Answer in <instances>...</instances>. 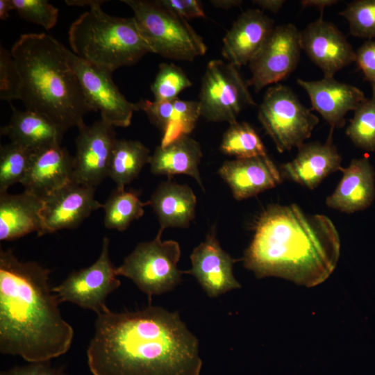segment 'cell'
I'll return each mask as SVG.
<instances>
[{"mask_svg": "<svg viewBox=\"0 0 375 375\" xmlns=\"http://www.w3.org/2000/svg\"><path fill=\"white\" fill-rule=\"evenodd\" d=\"M221 151L236 159L267 156L265 147L254 128L247 122L229 124L223 135Z\"/></svg>", "mask_w": 375, "mask_h": 375, "instance_id": "f1b7e54d", "label": "cell"}, {"mask_svg": "<svg viewBox=\"0 0 375 375\" xmlns=\"http://www.w3.org/2000/svg\"><path fill=\"white\" fill-rule=\"evenodd\" d=\"M94 192V188L71 181L44 197L38 236L75 228L92 212L103 208L95 199Z\"/></svg>", "mask_w": 375, "mask_h": 375, "instance_id": "5bb4252c", "label": "cell"}, {"mask_svg": "<svg viewBox=\"0 0 375 375\" xmlns=\"http://www.w3.org/2000/svg\"><path fill=\"white\" fill-rule=\"evenodd\" d=\"M166 9L184 19L204 17L201 3L197 0H158Z\"/></svg>", "mask_w": 375, "mask_h": 375, "instance_id": "74e56055", "label": "cell"}, {"mask_svg": "<svg viewBox=\"0 0 375 375\" xmlns=\"http://www.w3.org/2000/svg\"><path fill=\"white\" fill-rule=\"evenodd\" d=\"M338 2L337 0H303L301 1V5L303 8H319L323 12L324 8L334 5Z\"/></svg>", "mask_w": 375, "mask_h": 375, "instance_id": "60d3db41", "label": "cell"}, {"mask_svg": "<svg viewBox=\"0 0 375 375\" xmlns=\"http://www.w3.org/2000/svg\"><path fill=\"white\" fill-rule=\"evenodd\" d=\"M332 133L331 129L324 143L314 142L300 146L296 157L280 166L283 178L312 190L328 175L340 170L342 158L333 143Z\"/></svg>", "mask_w": 375, "mask_h": 375, "instance_id": "e0dca14e", "label": "cell"}, {"mask_svg": "<svg viewBox=\"0 0 375 375\" xmlns=\"http://www.w3.org/2000/svg\"><path fill=\"white\" fill-rule=\"evenodd\" d=\"M10 3L21 18L46 30L57 23L59 10L47 0H10Z\"/></svg>", "mask_w": 375, "mask_h": 375, "instance_id": "e575fe53", "label": "cell"}, {"mask_svg": "<svg viewBox=\"0 0 375 375\" xmlns=\"http://www.w3.org/2000/svg\"><path fill=\"white\" fill-rule=\"evenodd\" d=\"M274 27V21L261 10H247L224 35L222 56L237 67L249 64Z\"/></svg>", "mask_w": 375, "mask_h": 375, "instance_id": "d6986e66", "label": "cell"}, {"mask_svg": "<svg viewBox=\"0 0 375 375\" xmlns=\"http://www.w3.org/2000/svg\"><path fill=\"white\" fill-rule=\"evenodd\" d=\"M50 270L0 249V351L30 362L49 361L69 349L74 330L62 317Z\"/></svg>", "mask_w": 375, "mask_h": 375, "instance_id": "3957f363", "label": "cell"}, {"mask_svg": "<svg viewBox=\"0 0 375 375\" xmlns=\"http://www.w3.org/2000/svg\"><path fill=\"white\" fill-rule=\"evenodd\" d=\"M300 31L292 24L275 26L249 62L247 81L256 92L285 78L297 67L301 51Z\"/></svg>", "mask_w": 375, "mask_h": 375, "instance_id": "7c38bea8", "label": "cell"}, {"mask_svg": "<svg viewBox=\"0 0 375 375\" xmlns=\"http://www.w3.org/2000/svg\"><path fill=\"white\" fill-rule=\"evenodd\" d=\"M355 62L375 94V39L367 40L357 49Z\"/></svg>", "mask_w": 375, "mask_h": 375, "instance_id": "8d00e7d4", "label": "cell"}, {"mask_svg": "<svg viewBox=\"0 0 375 375\" xmlns=\"http://www.w3.org/2000/svg\"><path fill=\"white\" fill-rule=\"evenodd\" d=\"M297 82L308 94L312 110H316L333 130L344 126L346 114L354 111L365 99L361 90L340 82L334 77L324 76L317 81L297 78Z\"/></svg>", "mask_w": 375, "mask_h": 375, "instance_id": "ac0fdd59", "label": "cell"}, {"mask_svg": "<svg viewBox=\"0 0 375 375\" xmlns=\"http://www.w3.org/2000/svg\"><path fill=\"white\" fill-rule=\"evenodd\" d=\"M12 10L10 0H0V19L6 20L9 15V12Z\"/></svg>", "mask_w": 375, "mask_h": 375, "instance_id": "7bdbcfd3", "label": "cell"}, {"mask_svg": "<svg viewBox=\"0 0 375 375\" xmlns=\"http://www.w3.org/2000/svg\"><path fill=\"white\" fill-rule=\"evenodd\" d=\"M64 50L86 98L95 112H100L101 119L112 126H128L137 107L119 90L112 73L84 61L65 47Z\"/></svg>", "mask_w": 375, "mask_h": 375, "instance_id": "8fae6325", "label": "cell"}, {"mask_svg": "<svg viewBox=\"0 0 375 375\" xmlns=\"http://www.w3.org/2000/svg\"><path fill=\"white\" fill-rule=\"evenodd\" d=\"M78 129L72 181L96 188L108 177L117 140L114 126L101 119L90 126L83 124Z\"/></svg>", "mask_w": 375, "mask_h": 375, "instance_id": "4fadbf2b", "label": "cell"}, {"mask_svg": "<svg viewBox=\"0 0 375 375\" xmlns=\"http://www.w3.org/2000/svg\"><path fill=\"white\" fill-rule=\"evenodd\" d=\"M12 116L8 124L1 128V135L10 142L19 144L32 152L54 145H60L62 129L46 116L28 110H20L10 103Z\"/></svg>", "mask_w": 375, "mask_h": 375, "instance_id": "603a6c76", "label": "cell"}, {"mask_svg": "<svg viewBox=\"0 0 375 375\" xmlns=\"http://www.w3.org/2000/svg\"><path fill=\"white\" fill-rule=\"evenodd\" d=\"M73 163L74 157L59 144L32 152L21 184L24 191L43 199L72 181Z\"/></svg>", "mask_w": 375, "mask_h": 375, "instance_id": "44dd1931", "label": "cell"}, {"mask_svg": "<svg viewBox=\"0 0 375 375\" xmlns=\"http://www.w3.org/2000/svg\"><path fill=\"white\" fill-rule=\"evenodd\" d=\"M147 205V202L140 200L139 192L117 187L103 204L104 225L110 229L124 231L131 222L143 216L144 206Z\"/></svg>", "mask_w": 375, "mask_h": 375, "instance_id": "83f0119b", "label": "cell"}, {"mask_svg": "<svg viewBox=\"0 0 375 375\" xmlns=\"http://www.w3.org/2000/svg\"><path fill=\"white\" fill-rule=\"evenodd\" d=\"M110 240L103 239L101 253L90 266L74 271L58 285L52 288L60 303L70 302L99 315L109 308L106 298L121 285L109 255Z\"/></svg>", "mask_w": 375, "mask_h": 375, "instance_id": "30bf717a", "label": "cell"}, {"mask_svg": "<svg viewBox=\"0 0 375 375\" xmlns=\"http://www.w3.org/2000/svg\"><path fill=\"white\" fill-rule=\"evenodd\" d=\"M248 86L236 66L219 59L210 60L199 92L201 116L208 122L237 121L243 109L256 105Z\"/></svg>", "mask_w": 375, "mask_h": 375, "instance_id": "9c48e42d", "label": "cell"}, {"mask_svg": "<svg viewBox=\"0 0 375 375\" xmlns=\"http://www.w3.org/2000/svg\"><path fill=\"white\" fill-rule=\"evenodd\" d=\"M149 149L141 142L117 139L112 151L108 177L117 187H125L135 179L142 167L149 163Z\"/></svg>", "mask_w": 375, "mask_h": 375, "instance_id": "4316f807", "label": "cell"}, {"mask_svg": "<svg viewBox=\"0 0 375 375\" xmlns=\"http://www.w3.org/2000/svg\"><path fill=\"white\" fill-rule=\"evenodd\" d=\"M301 48L323 72L333 77L342 68L355 62L356 52L342 32L332 23L319 19L300 31Z\"/></svg>", "mask_w": 375, "mask_h": 375, "instance_id": "9a60e30c", "label": "cell"}, {"mask_svg": "<svg viewBox=\"0 0 375 375\" xmlns=\"http://www.w3.org/2000/svg\"><path fill=\"white\" fill-rule=\"evenodd\" d=\"M346 134L356 147L367 151L375 150V94L365 97L355 109Z\"/></svg>", "mask_w": 375, "mask_h": 375, "instance_id": "f546056e", "label": "cell"}, {"mask_svg": "<svg viewBox=\"0 0 375 375\" xmlns=\"http://www.w3.org/2000/svg\"><path fill=\"white\" fill-rule=\"evenodd\" d=\"M258 118L280 153L304 144L319 123L318 117L301 103L290 88L281 84L267 88Z\"/></svg>", "mask_w": 375, "mask_h": 375, "instance_id": "ba28073f", "label": "cell"}, {"mask_svg": "<svg viewBox=\"0 0 375 375\" xmlns=\"http://www.w3.org/2000/svg\"><path fill=\"white\" fill-rule=\"evenodd\" d=\"M192 82L178 66L174 63H161L151 85L156 101H169L178 98V94L190 88Z\"/></svg>", "mask_w": 375, "mask_h": 375, "instance_id": "d6a6232c", "label": "cell"}, {"mask_svg": "<svg viewBox=\"0 0 375 375\" xmlns=\"http://www.w3.org/2000/svg\"><path fill=\"white\" fill-rule=\"evenodd\" d=\"M21 79L11 51L0 47V99L11 103L19 99Z\"/></svg>", "mask_w": 375, "mask_h": 375, "instance_id": "d590c367", "label": "cell"}, {"mask_svg": "<svg viewBox=\"0 0 375 375\" xmlns=\"http://www.w3.org/2000/svg\"><path fill=\"white\" fill-rule=\"evenodd\" d=\"M147 203L156 214L161 231L169 227H188L195 217L197 198L187 185L163 182Z\"/></svg>", "mask_w": 375, "mask_h": 375, "instance_id": "d4e9b609", "label": "cell"}, {"mask_svg": "<svg viewBox=\"0 0 375 375\" xmlns=\"http://www.w3.org/2000/svg\"><path fill=\"white\" fill-rule=\"evenodd\" d=\"M340 15L347 20L351 35L375 39V0L353 1Z\"/></svg>", "mask_w": 375, "mask_h": 375, "instance_id": "836d02e7", "label": "cell"}, {"mask_svg": "<svg viewBox=\"0 0 375 375\" xmlns=\"http://www.w3.org/2000/svg\"><path fill=\"white\" fill-rule=\"evenodd\" d=\"M133 12L139 31L152 53L164 58L193 61L206 53L203 38L188 22L158 0H122Z\"/></svg>", "mask_w": 375, "mask_h": 375, "instance_id": "8992f818", "label": "cell"}, {"mask_svg": "<svg viewBox=\"0 0 375 375\" xmlns=\"http://www.w3.org/2000/svg\"><path fill=\"white\" fill-rule=\"evenodd\" d=\"M201 157L199 143L185 135L165 146L157 147L150 156L149 164L153 174L169 177L186 174L192 177L203 189L199 169Z\"/></svg>", "mask_w": 375, "mask_h": 375, "instance_id": "484cf974", "label": "cell"}, {"mask_svg": "<svg viewBox=\"0 0 375 375\" xmlns=\"http://www.w3.org/2000/svg\"><path fill=\"white\" fill-rule=\"evenodd\" d=\"M190 260L191 268L183 271V274L194 276L209 297H217L241 287L233 275V267L236 260L220 246L215 227L194 249Z\"/></svg>", "mask_w": 375, "mask_h": 375, "instance_id": "2e32d148", "label": "cell"}, {"mask_svg": "<svg viewBox=\"0 0 375 375\" xmlns=\"http://www.w3.org/2000/svg\"><path fill=\"white\" fill-rule=\"evenodd\" d=\"M174 110L169 124L162 133L160 146H165L178 138L190 134L201 116L199 101L173 100Z\"/></svg>", "mask_w": 375, "mask_h": 375, "instance_id": "1f68e13d", "label": "cell"}, {"mask_svg": "<svg viewBox=\"0 0 375 375\" xmlns=\"http://www.w3.org/2000/svg\"><path fill=\"white\" fill-rule=\"evenodd\" d=\"M334 192L326 197L328 207L351 214L369 207L375 198L374 172L367 157L353 159Z\"/></svg>", "mask_w": 375, "mask_h": 375, "instance_id": "7402d4cb", "label": "cell"}, {"mask_svg": "<svg viewBox=\"0 0 375 375\" xmlns=\"http://www.w3.org/2000/svg\"><path fill=\"white\" fill-rule=\"evenodd\" d=\"M210 2L217 8L228 10L240 6L243 1L241 0H212Z\"/></svg>", "mask_w": 375, "mask_h": 375, "instance_id": "b9f144b4", "label": "cell"}, {"mask_svg": "<svg viewBox=\"0 0 375 375\" xmlns=\"http://www.w3.org/2000/svg\"><path fill=\"white\" fill-rule=\"evenodd\" d=\"M0 375H67L63 367H53L49 361L31 362L2 371Z\"/></svg>", "mask_w": 375, "mask_h": 375, "instance_id": "f35d334b", "label": "cell"}, {"mask_svg": "<svg viewBox=\"0 0 375 375\" xmlns=\"http://www.w3.org/2000/svg\"><path fill=\"white\" fill-rule=\"evenodd\" d=\"M340 253L339 233L329 217L306 214L294 203L271 204L257 219L242 260L257 278L311 288L331 276Z\"/></svg>", "mask_w": 375, "mask_h": 375, "instance_id": "7a4b0ae2", "label": "cell"}, {"mask_svg": "<svg viewBox=\"0 0 375 375\" xmlns=\"http://www.w3.org/2000/svg\"><path fill=\"white\" fill-rule=\"evenodd\" d=\"M87 350L93 375H199L198 339L177 311L149 306L97 315Z\"/></svg>", "mask_w": 375, "mask_h": 375, "instance_id": "6da1fadb", "label": "cell"}, {"mask_svg": "<svg viewBox=\"0 0 375 375\" xmlns=\"http://www.w3.org/2000/svg\"><path fill=\"white\" fill-rule=\"evenodd\" d=\"M163 231L156 238L139 243L117 267V276L131 279L149 298L174 290L182 281L183 271L177 267L181 257L178 243L161 240Z\"/></svg>", "mask_w": 375, "mask_h": 375, "instance_id": "52a82bcc", "label": "cell"}, {"mask_svg": "<svg viewBox=\"0 0 375 375\" xmlns=\"http://www.w3.org/2000/svg\"><path fill=\"white\" fill-rule=\"evenodd\" d=\"M32 151L10 142L0 148V193L24 180L30 164Z\"/></svg>", "mask_w": 375, "mask_h": 375, "instance_id": "4dcf8cb0", "label": "cell"}, {"mask_svg": "<svg viewBox=\"0 0 375 375\" xmlns=\"http://www.w3.org/2000/svg\"><path fill=\"white\" fill-rule=\"evenodd\" d=\"M219 174L236 200L251 198L273 188L283 178L280 169L267 155L225 161Z\"/></svg>", "mask_w": 375, "mask_h": 375, "instance_id": "ffe728a7", "label": "cell"}, {"mask_svg": "<svg viewBox=\"0 0 375 375\" xmlns=\"http://www.w3.org/2000/svg\"><path fill=\"white\" fill-rule=\"evenodd\" d=\"M285 1L284 0H255L253 1L259 8L263 10L270 11L273 13H277L283 7Z\"/></svg>", "mask_w": 375, "mask_h": 375, "instance_id": "ab89813d", "label": "cell"}, {"mask_svg": "<svg viewBox=\"0 0 375 375\" xmlns=\"http://www.w3.org/2000/svg\"><path fill=\"white\" fill-rule=\"evenodd\" d=\"M106 1H65L69 6H88L68 31L72 51L84 61L113 72L136 64L152 53L142 38L134 17L109 15L101 6Z\"/></svg>", "mask_w": 375, "mask_h": 375, "instance_id": "5b68a950", "label": "cell"}, {"mask_svg": "<svg viewBox=\"0 0 375 375\" xmlns=\"http://www.w3.org/2000/svg\"><path fill=\"white\" fill-rule=\"evenodd\" d=\"M42 198L26 191L0 193V240L18 239L41 227Z\"/></svg>", "mask_w": 375, "mask_h": 375, "instance_id": "cb8c5ba5", "label": "cell"}, {"mask_svg": "<svg viewBox=\"0 0 375 375\" xmlns=\"http://www.w3.org/2000/svg\"><path fill=\"white\" fill-rule=\"evenodd\" d=\"M63 46L42 33L20 35L11 48L21 79L19 100L28 110L48 117L67 131L95 112L71 67Z\"/></svg>", "mask_w": 375, "mask_h": 375, "instance_id": "277c9868", "label": "cell"}]
</instances>
